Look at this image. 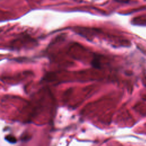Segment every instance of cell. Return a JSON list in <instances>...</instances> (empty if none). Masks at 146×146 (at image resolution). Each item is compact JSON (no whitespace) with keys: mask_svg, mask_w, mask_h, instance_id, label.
<instances>
[{"mask_svg":"<svg viewBox=\"0 0 146 146\" xmlns=\"http://www.w3.org/2000/svg\"><path fill=\"white\" fill-rule=\"evenodd\" d=\"M5 139L10 143H15L17 141L16 138L12 135H7L5 137Z\"/></svg>","mask_w":146,"mask_h":146,"instance_id":"6da1fadb","label":"cell"}]
</instances>
